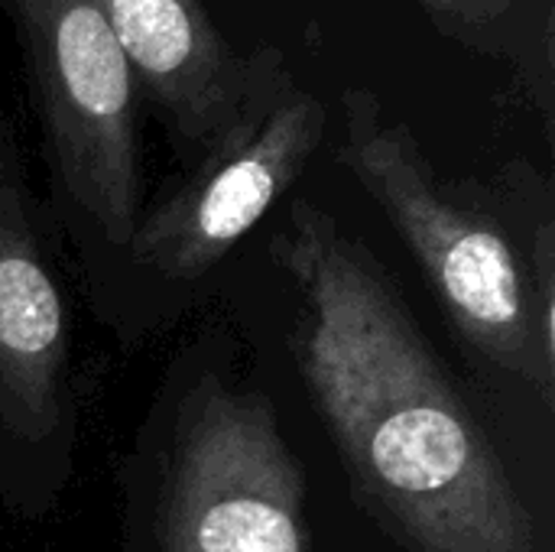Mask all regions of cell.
Instances as JSON below:
<instances>
[{
	"label": "cell",
	"mask_w": 555,
	"mask_h": 552,
	"mask_svg": "<svg viewBox=\"0 0 555 552\" xmlns=\"http://www.w3.org/2000/svg\"><path fill=\"white\" fill-rule=\"evenodd\" d=\"M140 94L185 159H198L247 104L273 46L237 55L202 0H94Z\"/></svg>",
	"instance_id": "52a82bcc"
},
{
	"label": "cell",
	"mask_w": 555,
	"mask_h": 552,
	"mask_svg": "<svg viewBox=\"0 0 555 552\" xmlns=\"http://www.w3.org/2000/svg\"><path fill=\"white\" fill-rule=\"evenodd\" d=\"M517 3L520 0H420L426 16L446 36L481 49L504 39V23L514 16Z\"/></svg>",
	"instance_id": "ba28073f"
},
{
	"label": "cell",
	"mask_w": 555,
	"mask_h": 552,
	"mask_svg": "<svg viewBox=\"0 0 555 552\" xmlns=\"http://www.w3.org/2000/svg\"><path fill=\"white\" fill-rule=\"evenodd\" d=\"M120 495V552H309L302 462L224 332L166 368Z\"/></svg>",
	"instance_id": "7a4b0ae2"
},
{
	"label": "cell",
	"mask_w": 555,
	"mask_h": 552,
	"mask_svg": "<svg viewBox=\"0 0 555 552\" xmlns=\"http://www.w3.org/2000/svg\"><path fill=\"white\" fill-rule=\"evenodd\" d=\"M72 309L39 202L0 124V501L20 521L59 508L75 472Z\"/></svg>",
	"instance_id": "8992f818"
},
{
	"label": "cell",
	"mask_w": 555,
	"mask_h": 552,
	"mask_svg": "<svg viewBox=\"0 0 555 552\" xmlns=\"http://www.w3.org/2000/svg\"><path fill=\"white\" fill-rule=\"evenodd\" d=\"M341 166L380 205L462 345L553 413L555 368L530 325V238L553 211L550 182L524 163L498 182H446L416 133L367 88L341 94Z\"/></svg>",
	"instance_id": "3957f363"
},
{
	"label": "cell",
	"mask_w": 555,
	"mask_h": 552,
	"mask_svg": "<svg viewBox=\"0 0 555 552\" xmlns=\"http://www.w3.org/2000/svg\"><path fill=\"white\" fill-rule=\"evenodd\" d=\"M289 348L354 501L403 552H553L485 420L371 247L309 198L273 234Z\"/></svg>",
	"instance_id": "6da1fadb"
},
{
	"label": "cell",
	"mask_w": 555,
	"mask_h": 552,
	"mask_svg": "<svg viewBox=\"0 0 555 552\" xmlns=\"http://www.w3.org/2000/svg\"><path fill=\"white\" fill-rule=\"evenodd\" d=\"M325 133V101L273 46L234 124L140 211L107 319L143 325L189 296L296 185Z\"/></svg>",
	"instance_id": "5b68a950"
},
{
	"label": "cell",
	"mask_w": 555,
	"mask_h": 552,
	"mask_svg": "<svg viewBox=\"0 0 555 552\" xmlns=\"http://www.w3.org/2000/svg\"><path fill=\"white\" fill-rule=\"evenodd\" d=\"M49 195L101 309L143 211L140 85L94 0H7Z\"/></svg>",
	"instance_id": "277c9868"
}]
</instances>
